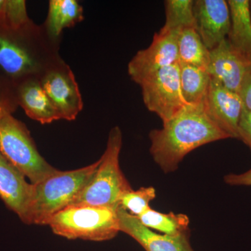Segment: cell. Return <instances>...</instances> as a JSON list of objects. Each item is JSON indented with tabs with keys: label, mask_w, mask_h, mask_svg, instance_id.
Returning <instances> with one entry per match:
<instances>
[{
	"label": "cell",
	"mask_w": 251,
	"mask_h": 251,
	"mask_svg": "<svg viewBox=\"0 0 251 251\" xmlns=\"http://www.w3.org/2000/svg\"><path fill=\"white\" fill-rule=\"evenodd\" d=\"M117 209L109 206H69L56 214L49 226L54 234L69 239L110 240L120 232Z\"/></svg>",
	"instance_id": "obj_4"
},
{
	"label": "cell",
	"mask_w": 251,
	"mask_h": 251,
	"mask_svg": "<svg viewBox=\"0 0 251 251\" xmlns=\"http://www.w3.org/2000/svg\"><path fill=\"white\" fill-rule=\"evenodd\" d=\"M163 124V128L151 130L149 137L150 153L165 173L176 171L184 157L200 147L230 138L208 115L204 103L187 105Z\"/></svg>",
	"instance_id": "obj_1"
},
{
	"label": "cell",
	"mask_w": 251,
	"mask_h": 251,
	"mask_svg": "<svg viewBox=\"0 0 251 251\" xmlns=\"http://www.w3.org/2000/svg\"><path fill=\"white\" fill-rule=\"evenodd\" d=\"M178 57L180 64L193 66L207 71L210 50L204 45L195 28H184L180 31Z\"/></svg>",
	"instance_id": "obj_19"
},
{
	"label": "cell",
	"mask_w": 251,
	"mask_h": 251,
	"mask_svg": "<svg viewBox=\"0 0 251 251\" xmlns=\"http://www.w3.org/2000/svg\"><path fill=\"white\" fill-rule=\"evenodd\" d=\"M17 103V100L11 98L6 87L0 82V121L8 114L12 113Z\"/></svg>",
	"instance_id": "obj_25"
},
{
	"label": "cell",
	"mask_w": 251,
	"mask_h": 251,
	"mask_svg": "<svg viewBox=\"0 0 251 251\" xmlns=\"http://www.w3.org/2000/svg\"><path fill=\"white\" fill-rule=\"evenodd\" d=\"M0 153L32 184L57 171L41 156L26 126L11 114L0 121Z\"/></svg>",
	"instance_id": "obj_5"
},
{
	"label": "cell",
	"mask_w": 251,
	"mask_h": 251,
	"mask_svg": "<svg viewBox=\"0 0 251 251\" xmlns=\"http://www.w3.org/2000/svg\"><path fill=\"white\" fill-rule=\"evenodd\" d=\"M251 72V63L231 45L227 39L210 50L207 72L229 90L239 94Z\"/></svg>",
	"instance_id": "obj_11"
},
{
	"label": "cell",
	"mask_w": 251,
	"mask_h": 251,
	"mask_svg": "<svg viewBox=\"0 0 251 251\" xmlns=\"http://www.w3.org/2000/svg\"><path fill=\"white\" fill-rule=\"evenodd\" d=\"M164 5L166 23L163 27L171 29L194 28L193 0H166Z\"/></svg>",
	"instance_id": "obj_21"
},
{
	"label": "cell",
	"mask_w": 251,
	"mask_h": 251,
	"mask_svg": "<svg viewBox=\"0 0 251 251\" xmlns=\"http://www.w3.org/2000/svg\"><path fill=\"white\" fill-rule=\"evenodd\" d=\"M137 218L145 227L155 229L162 234L168 235L189 234L190 220L185 214L173 212L164 214L150 207Z\"/></svg>",
	"instance_id": "obj_20"
},
{
	"label": "cell",
	"mask_w": 251,
	"mask_h": 251,
	"mask_svg": "<svg viewBox=\"0 0 251 251\" xmlns=\"http://www.w3.org/2000/svg\"><path fill=\"white\" fill-rule=\"evenodd\" d=\"M204 106L208 115L221 130L230 138L239 139L238 127L244 108L239 94L211 77Z\"/></svg>",
	"instance_id": "obj_9"
},
{
	"label": "cell",
	"mask_w": 251,
	"mask_h": 251,
	"mask_svg": "<svg viewBox=\"0 0 251 251\" xmlns=\"http://www.w3.org/2000/svg\"></svg>",
	"instance_id": "obj_29"
},
{
	"label": "cell",
	"mask_w": 251,
	"mask_h": 251,
	"mask_svg": "<svg viewBox=\"0 0 251 251\" xmlns=\"http://www.w3.org/2000/svg\"><path fill=\"white\" fill-rule=\"evenodd\" d=\"M32 184L0 153V198L9 209L25 223Z\"/></svg>",
	"instance_id": "obj_13"
},
{
	"label": "cell",
	"mask_w": 251,
	"mask_h": 251,
	"mask_svg": "<svg viewBox=\"0 0 251 251\" xmlns=\"http://www.w3.org/2000/svg\"><path fill=\"white\" fill-rule=\"evenodd\" d=\"M239 94L244 106L251 112V72L243 82Z\"/></svg>",
	"instance_id": "obj_27"
},
{
	"label": "cell",
	"mask_w": 251,
	"mask_h": 251,
	"mask_svg": "<svg viewBox=\"0 0 251 251\" xmlns=\"http://www.w3.org/2000/svg\"><path fill=\"white\" fill-rule=\"evenodd\" d=\"M195 29L209 50L227 39L230 12L226 0H196L193 5Z\"/></svg>",
	"instance_id": "obj_10"
},
{
	"label": "cell",
	"mask_w": 251,
	"mask_h": 251,
	"mask_svg": "<svg viewBox=\"0 0 251 251\" xmlns=\"http://www.w3.org/2000/svg\"><path fill=\"white\" fill-rule=\"evenodd\" d=\"M225 181L232 186H251V169L242 174H229L224 177Z\"/></svg>",
	"instance_id": "obj_26"
},
{
	"label": "cell",
	"mask_w": 251,
	"mask_h": 251,
	"mask_svg": "<svg viewBox=\"0 0 251 251\" xmlns=\"http://www.w3.org/2000/svg\"><path fill=\"white\" fill-rule=\"evenodd\" d=\"M138 85L145 106L156 114L163 123L176 116L187 105L181 93L179 62L154 73Z\"/></svg>",
	"instance_id": "obj_6"
},
{
	"label": "cell",
	"mask_w": 251,
	"mask_h": 251,
	"mask_svg": "<svg viewBox=\"0 0 251 251\" xmlns=\"http://www.w3.org/2000/svg\"><path fill=\"white\" fill-rule=\"evenodd\" d=\"M122 147V130L120 127H114L93 177L69 206H120L122 196L132 189L120 166Z\"/></svg>",
	"instance_id": "obj_3"
},
{
	"label": "cell",
	"mask_w": 251,
	"mask_h": 251,
	"mask_svg": "<svg viewBox=\"0 0 251 251\" xmlns=\"http://www.w3.org/2000/svg\"><path fill=\"white\" fill-rule=\"evenodd\" d=\"M230 29L227 40L251 63V7L249 0H228Z\"/></svg>",
	"instance_id": "obj_16"
},
{
	"label": "cell",
	"mask_w": 251,
	"mask_h": 251,
	"mask_svg": "<svg viewBox=\"0 0 251 251\" xmlns=\"http://www.w3.org/2000/svg\"><path fill=\"white\" fill-rule=\"evenodd\" d=\"M5 1H6V0H0V28H3Z\"/></svg>",
	"instance_id": "obj_28"
},
{
	"label": "cell",
	"mask_w": 251,
	"mask_h": 251,
	"mask_svg": "<svg viewBox=\"0 0 251 251\" xmlns=\"http://www.w3.org/2000/svg\"><path fill=\"white\" fill-rule=\"evenodd\" d=\"M83 19V9L78 1L75 0L49 1L46 27L52 37H58L64 29L73 27Z\"/></svg>",
	"instance_id": "obj_17"
},
{
	"label": "cell",
	"mask_w": 251,
	"mask_h": 251,
	"mask_svg": "<svg viewBox=\"0 0 251 251\" xmlns=\"http://www.w3.org/2000/svg\"><path fill=\"white\" fill-rule=\"evenodd\" d=\"M41 84L61 120H75L83 108V102L72 71L67 67L52 69L46 73Z\"/></svg>",
	"instance_id": "obj_8"
},
{
	"label": "cell",
	"mask_w": 251,
	"mask_h": 251,
	"mask_svg": "<svg viewBox=\"0 0 251 251\" xmlns=\"http://www.w3.org/2000/svg\"><path fill=\"white\" fill-rule=\"evenodd\" d=\"M100 163L69 171L57 170L32 184V192L25 224L49 225L56 214L68 207L90 182Z\"/></svg>",
	"instance_id": "obj_2"
},
{
	"label": "cell",
	"mask_w": 251,
	"mask_h": 251,
	"mask_svg": "<svg viewBox=\"0 0 251 251\" xmlns=\"http://www.w3.org/2000/svg\"><path fill=\"white\" fill-rule=\"evenodd\" d=\"M239 140H242L251 151V112L244 105L238 127Z\"/></svg>",
	"instance_id": "obj_24"
},
{
	"label": "cell",
	"mask_w": 251,
	"mask_h": 251,
	"mask_svg": "<svg viewBox=\"0 0 251 251\" xmlns=\"http://www.w3.org/2000/svg\"><path fill=\"white\" fill-rule=\"evenodd\" d=\"M180 84L183 98L187 105L205 102L211 75L207 71L193 66L180 64Z\"/></svg>",
	"instance_id": "obj_18"
},
{
	"label": "cell",
	"mask_w": 251,
	"mask_h": 251,
	"mask_svg": "<svg viewBox=\"0 0 251 251\" xmlns=\"http://www.w3.org/2000/svg\"><path fill=\"white\" fill-rule=\"evenodd\" d=\"M23 34L0 28V69L11 78H22L37 69L34 55L21 40Z\"/></svg>",
	"instance_id": "obj_14"
},
{
	"label": "cell",
	"mask_w": 251,
	"mask_h": 251,
	"mask_svg": "<svg viewBox=\"0 0 251 251\" xmlns=\"http://www.w3.org/2000/svg\"><path fill=\"white\" fill-rule=\"evenodd\" d=\"M181 29L163 27L147 49L138 51L128 64V74L135 83L162 69L179 62L178 39Z\"/></svg>",
	"instance_id": "obj_7"
},
{
	"label": "cell",
	"mask_w": 251,
	"mask_h": 251,
	"mask_svg": "<svg viewBox=\"0 0 251 251\" xmlns=\"http://www.w3.org/2000/svg\"><path fill=\"white\" fill-rule=\"evenodd\" d=\"M120 232L134 239L146 251H195L189 234L168 235L154 232L145 227L136 216L119 206L117 209Z\"/></svg>",
	"instance_id": "obj_12"
},
{
	"label": "cell",
	"mask_w": 251,
	"mask_h": 251,
	"mask_svg": "<svg viewBox=\"0 0 251 251\" xmlns=\"http://www.w3.org/2000/svg\"><path fill=\"white\" fill-rule=\"evenodd\" d=\"M155 198L156 190L151 186L141 187L136 191L131 189L122 196L120 206L132 215L138 217L151 207L150 202Z\"/></svg>",
	"instance_id": "obj_23"
},
{
	"label": "cell",
	"mask_w": 251,
	"mask_h": 251,
	"mask_svg": "<svg viewBox=\"0 0 251 251\" xmlns=\"http://www.w3.org/2000/svg\"><path fill=\"white\" fill-rule=\"evenodd\" d=\"M30 25L24 0H6L3 28L11 32L24 34Z\"/></svg>",
	"instance_id": "obj_22"
},
{
	"label": "cell",
	"mask_w": 251,
	"mask_h": 251,
	"mask_svg": "<svg viewBox=\"0 0 251 251\" xmlns=\"http://www.w3.org/2000/svg\"><path fill=\"white\" fill-rule=\"evenodd\" d=\"M16 99L26 115L36 122L45 125L61 120L39 81L32 79L22 82L18 87Z\"/></svg>",
	"instance_id": "obj_15"
}]
</instances>
